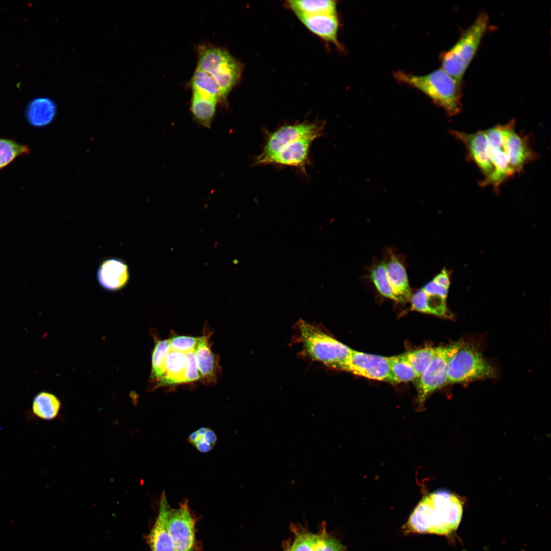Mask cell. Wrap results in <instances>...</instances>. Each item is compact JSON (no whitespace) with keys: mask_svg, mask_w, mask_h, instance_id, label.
<instances>
[{"mask_svg":"<svg viewBox=\"0 0 551 551\" xmlns=\"http://www.w3.org/2000/svg\"><path fill=\"white\" fill-rule=\"evenodd\" d=\"M217 102L192 91L191 111L196 121L203 127L210 128L214 118Z\"/></svg>","mask_w":551,"mask_h":551,"instance_id":"cell-21","label":"cell"},{"mask_svg":"<svg viewBox=\"0 0 551 551\" xmlns=\"http://www.w3.org/2000/svg\"><path fill=\"white\" fill-rule=\"evenodd\" d=\"M197 67L214 79L220 89L222 101L239 81L242 71L241 63L227 50L208 45L198 48Z\"/></svg>","mask_w":551,"mask_h":551,"instance_id":"cell-5","label":"cell"},{"mask_svg":"<svg viewBox=\"0 0 551 551\" xmlns=\"http://www.w3.org/2000/svg\"><path fill=\"white\" fill-rule=\"evenodd\" d=\"M170 349L168 339H156L152 354L151 382L157 383L165 371L167 357Z\"/></svg>","mask_w":551,"mask_h":551,"instance_id":"cell-26","label":"cell"},{"mask_svg":"<svg viewBox=\"0 0 551 551\" xmlns=\"http://www.w3.org/2000/svg\"><path fill=\"white\" fill-rule=\"evenodd\" d=\"M463 344V342L458 341L448 346L436 347L432 361L417 379V400L419 404H423L431 393L447 384L449 362Z\"/></svg>","mask_w":551,"mask_h":551,"instance_id":"cell-8","label":"cell"},{"mask_svg":"<svg viewBox=\"0 0 551 551\" xmlns=\"http://www.w3.org/2000/svg\"><path fill=\"white\" fill-rule=\"evenodd\" d=\"M436 352V347H425L408 352L401 356L414 370L418 379L427 369Z\"/></svg>","mask_w":551,"mask_h":551,"instance_id":"cell-27","label":"cell"},{"mask_svg":"<svg viewBox=\"0 0 551 551\" xmlns=\"http://www.w3.org/2000/svg\"><path fill=\"white\" fill-rule=\"evenodd\" d=\"M187 358L185 353L170 349L163 375L154 389L169 385L186 384Z\"/></svg>","mask_w":551,"mask_h":551,"instance_id":"cell-18","label":"cell"},{"mask_svg":"<svg viewBox=\"0 0 551 551\" xmlns=\"http://www.w3.org/2000/svg\"><path fill=\"white\" fill-rule=\"evenodd\" d=\"M433 281L438 285L448 289L450 284L449 278L448 273L445 269H442L440 273L437 274L433 279Z\"/></svg>","mask_w":551,"mask_h":551,"instance_id":"cell-34","label":"cell"},{"mask_svg":"<svg viewBox=\"0 0 551 551\" xmlns=\"http://www.w3.org/2000/svg\"><path fill=\"white\" fill-rule=\"evenodd\" d=\"M199 337L174 335L168 339L171 349L187 353L194 350Z\"/></svg>","mask_w":551,"mask_h":551,"instance_id":"cell-31","label":"cell"},{"mask_svg":"<svg viewBox=\"0 0 551 551\" xmlns=\"http://www.w3.org/2000/svg\"><path fill=\"white\" fill-rule=\"evenodd\" d=\"M394 77L398 81L425 94L448 115L455 116L461 111V83L442 68L424 76L398 71L394 73Z\"/></svg>","mask_w":551,"mask_h":551,"instance_id":"cell-3","label":"cell"},{"mask_svg":"<svg viewBox=\"0 0 551 551\" xmlns=\"http://www.w3.org/2000/svg\"><path fill=\"white\" fill-rule=\"evenodd\" d=\"M170 507L163 491L160 496L158 514L147 537L152 551H174L167 523Z\"/></svg>","mask_w":551,"mask_h":551,"instance_id":"cell-16","label":"cell"},{"mask_svg":"<svg viewBox=\"0 0 551 551\" xmlns=\"http://www.w3.org/2000/svg\"><path fill=\"white\" fill-rule=\"evenodd\" d=\"M340 370L369 379L398 384L392 374L388 357L367 354L353 349L347 359L339 367Z\"/></svg>","mask_w":551,"mask_h":551,"instance_id":"cell-11","label":"cell"},{"mask_svg":"<svg viewBox=\"0 0 551 551\" xmlns=\"http://www.w3.org/2000/svg\"><path fill=\"white\" fill-rule=\"evenodd\" d=\"M130 276L127 263L116 258L104 260L96 272L98 285L103 289L109 291H116L123 289L129 282Z\"/></svg>","mask_w":551,"mask_h":551,"instance_id":"cell-15","label":"cell"},{"mask_svg":"<svg viewBox=\"0 0 551 551\" xmlns=\"http://www.w3.org/2000/svg\"><path fill=\"white\" fill-rule=\"evenodd\" d=\"M311 139H300L290 142L267 158L262 165L278 164L296 167L306 172L309 164V154Z\"/></svg>","mask_w":551,"mask_h":551,"instance_id":"cell-14","label":"cell"},{"mask_svg":"<svg viewBox=\"0 0 551 551\" xmlns=\"http://www.w3.org/2000/svg\"><path fill=\"white\" fill-rule=\"evenodd\" d=\"M212 334L211 331L205 327L203 334L199 337L194 350L199 382L206 385L216 384L221 372L219 357L211 349L210 339Z\"/></svg>","mask_w":551,"mask_h":551,"instance_id":"cell-13","label":"cell"},{"mask_svg":"<svg viewBox=\"0 0 551 551\" xmlns=\"http://www.w3.org/2000/svg\"><path fill=\"white\" fill-rule=\"evenodd\" d=\"M445 299L439 296L428 294L421 288L412 294L410 300V309L437 316L449 317L450 314L446 307Z\"/></svg>","mask_w":551,"mask_h":551,"instance_id":"cell-20","label":"cell"},{"mask_svg":"<svg viewBox=\"0 0 551 551\" xmlns=\"http://www.w3.org/2000/svg\"><path fill=\"white\" fill-rule=\"evenodd\" d=\"M28 146L14 140L0 138V170L13 161L18 156L28 155Z\"/></svg>","mask_w":551,"mask_h":551,"instance_id":"cell-29","label":"cell"},{"mask_svg":"<svg viewBox=\"0 0 551 551\" xmlns=\"http://www.w3.org/2000/svg\"><path fill=\"white\" fill-rule=\"evenodd\" d=\"M421 289L427 294L437 295L446 298L448 294V289L443 287L432 280L425 284Z\"/></svg>","mask_w":551,"mask_h":551,"instance_id":"cell-33","label":"cell"},{"mask_svg":"<svg viewBox=\"0 0 551 551\" xmlns=\"http://www.w3.org/2000/svg\"><path fill=\"white\" fill-rule=\"evenodd\" d=\"M304 348L310 357L325 365L338 369L353 349L305 321L298 323Z\"/></svg>","mask_w":551,"mask_h":551,"instance_id":"cell-6","label":"cell"},{"mask_svg":"<svg viewBox=\"0 0 551 551\" xmlns=\"http://www.w3.org/2000/svg\"><path fill=\"white\" fill-rule=\"evenodd\" d=\"M307 29L323 40L338 45L339 21L337 14L296 15Z\"/></svg>","mask_w":551,"mask_h":551,"instance_id":"cell-17","label":"cell"},{"mask_svg":"<svg viewBox=\"0 0 551 551\" xmlns=\"http://www.w3.org/2000/svg\"><path fill=\"white\" fill-rule=\"evenodd\" d=\"M190 86L192 91L217 102L221 101L220 89L216 81L209 74L198 67L192 76Z\"/></svg>","mask_w":551,"mask_h":551,"instance_id":"cell-23","label":"cell"},{"mask_svg":"<svg viewBox=\"0 0 551 551\" xmlns=\"http://www.w3.org/2000/svg\"><path fill=\"white\" fill-rule=\"evenodd\" d=\"M167 523L174 551H193L196 546L195 520L187 499L177 508L169 507Z\"/></svg>","mask_w":551,"mask_h":551,"instance_id":"cell-10","label":"cell"},{"mask_svg":"<svg viewBox=\"0 0 551 551\" xmlns=\"http://www.w3.org/2000/svg\"><path fill=\"white\" fill-rule=\"evenodd\" d=\"M369 278L376 290L384 297L396 302V297L388 282L385 263L382 258H375L369 269Z\"/></svg>","mask_w":551,"mask_h":551,"instance_id":"cell-25","label":"cell"},{"mask_svg":"<svg viewBox=\"0 0 551 551\" xmlns=\"http://www.w3.org/2000/svg\"><path fill=\"white\" fill-rule=\"evenodd\" d=\"M391 372L397 383L412 381L417 375L411 365L401 355L388 357Z\"/></svg>","mask_w":551,"mask_h":551,"instance_id":"cell-30","label":"cell"},{"mask_svg":"<svg viewBox=\"0 0 551 551\" xmlns=\"http://www.w3.org/2000/svg\"><path fill=\"white\" fill-rule=\"evenodd\" d=\"M217 437L215 432L208 427H203L191 433L187 441L202 453L211 451L216 445Z\"/></svg>","mask_w":551,"mask_h":551,"instance_id":"cell-28","label":"cell"},{"mask_svg":"<svg viewBox=\"0 0 551 551\" xmlns=\"http://www.w3.org/2000/svg\"><path fill=\"white\" fill-rule=\"evenodd\" d=\"M494 367L473 345L464 344L450 360L447 372V384L494 377Z\"/></svg>","mask_w":551,"mask_h":551,"instance_id":"cell-7","label":"cell"},{"mask_svg":"<svg viewBox=\"0 0 551 551\" xmlns=\"http://www.w3.org/2000/svg\"><path fill=\"white\" fill-rule=\"evenodd\" d=\"M489 18L483 13L442 57V69L459 83L474 57L488 27Z\"/></svg>","mask_w":551,"mask_h":551,"instance_id":"cell-4","label":"cell"},{"mask_svg":"<svg viewBox=\"0 0 551 551\" xmlns=\"http://www.w3.org/2000/svg\"><path fill=\"white\" fill-rule=\"evenodd\" d=\"M324 128L322 122H304L283 126L270 133L261 154L255 160L256 165H262L268 157L286 144L300 139L314 140L322 135Z\"/></svg>","mask_w":551,"mask_h":551,"instance_id":"cell-9","label":"cell"},{"mask_svg":"<svg viewBox=\"0 0 551 551\" xmlns=\"http://www.w3.org/2000/svg\"><path fill=\"white\" fill-rule=\"evenodd\" d=\"M57 111V106L52 99L39 97L29 103L26 110V117L32 126L44 127L53 122Z\"/></svg>","mask_w":551,"mask_h":551,"instance_id":"cell-19","label":"cell"},{"mask_svg":"<svg viewBox=\"0 0 551 551\" xmlns=\"http://www.w3.org/2000/svg\"><path fill=\"white\" fill-rule=\"evenodd\" d=\"M296 15L337 14L336 2L332 0H294L287 1Z\"/></svg>","mask_w":551,"mask_h":551,"instance_id":"cell-22","label":"cell"},{"mask_svg":"<svg viewBox=\"0 0 551 551\" xmlns=\"http://www.w3.org/2000/svg\"><path fill=\"white\" fill-rule=\"evenodd\" d=\"M463 505L454 494L438 490L423 498L406 524L408 532L449 535L456 531L462 519Z\"/></svg>","mask_w":551,"mask_h":551,"instance_id":"cell-2","label":"cell"},{"mask_svg":"<svg viewBox=\"0 0 551 551\" xmlns=\"http://www.w3.org/2000/svg\"><path fill=\"white\" fill-rule=\"evenodd\" d=\"M187 358L186 371V384L199 381V375L197 367L194 350L185 353Z\"/></svg>","mask_w":551,"mask_h":551,"instance_id":"cell-32","label":"cell"},{"mask_svg":"<svg viewBox=\"0 0 551 551\" xmlns=\"http://www.w3.org/2000/svg\"><path fill=\"white\" fill-rule=\"evenodd\" d=\"M382 258L385 263L388 282L396 297V302L404 304L412 296L405 265V257L395 249L387 248Z\"/></svg>","mask_w":551,"mask_h":551,"instance_id":"cell-12","label":"cell"},{"mask_svg":"<svg viewBox=\"0 0 551 551\" xmlns=\"http://www.w3.org/2000/svg\"><path fill=\"white\" fill-rule=\"evenodd\" d=\"M61 403L54 394L42 392L37 394L33 403V411L38 417L45 420L55 418L59 412Z\"/></svg>","mask_w":551,"mask_h":551,"instance_id":"cell-24","label":"cell"},{"mask_svg":"<svg viewBox=\"0 0 551 551\" xmlns=\"http://www.w3.org/2000/svg\"><path fill=\"white\" fill-rule=\"evenodd\" d=\"M450 134L464 145L468 159L481 172L483 178L479 185L491 186L495 192L538 158L530 138L516 131L514 119L474 133L453 130Z\"/></svg>","mask_w":551,"mask_h":551,"instance_id":"cell-1","label":"cell"}]
</instances>
